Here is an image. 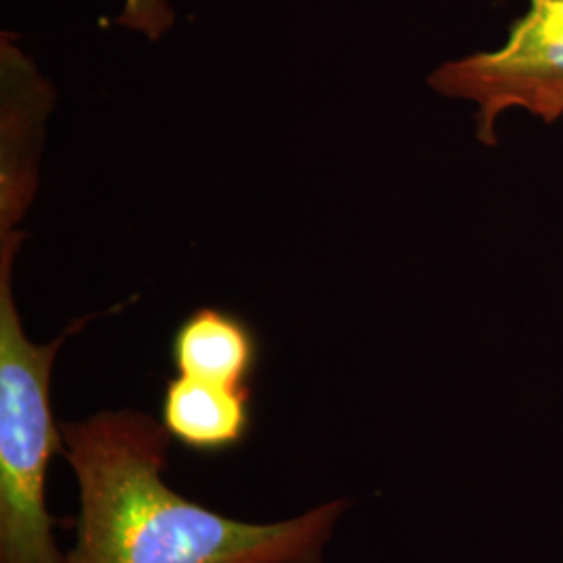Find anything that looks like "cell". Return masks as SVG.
I'll return each mask as SVG.
<instances>
[{
  "mask_svg": "<svg viewBox=\"0 0 563 563\" xmlns=\"http://www.w3.org/2000/svg\"><path fill=\"white\" fill-rule=\"evenodd\" d=\"M78 486L67 563H325L351 501L336 497L278 522H244L165 483L172 434L136 409L60 423Z\"/></svg>",
  "mask_w": 563,
  "mask_h": 563,
  "instance_id": "1",
  "label": "cell"
},
{
  "mask_svg": "<svg viewBox=\"0 0 563 563\" xmlns=\"http://www.w3.org/2000/svg\"><path fill=\"white\" fill-rule=\"evenodd\" d=\"M27 202L18 192L0 195V563H67L46 507L48 465L63 453L51 378L65 341L104 313L84 316L46 344L27 339L11 286L23 239L15 225Z\"/></svg>",
  "mask_w": 563,
  "mask_h": 563,
  "instance_id": "2",
  "label": "cell"
},
{
  "mask_svg": "<svg viewBox=\"0 0 563 563\" xmlns=\"http://www.w3.org/2000/svg\"><path fill=\"white\" fill-rule=\"evenodd\" d=\"M432 90L478 107L476 139L497 146V121L522 109L544 125L563 118V0H528L495 51L446 60L428 78Z\"/></svg>",
  "mask_w": 563,
  "mask_h": 563,
  "instance_id": "3",
  "label": "cell"
},
{
  "mask_svg": "<svg viewBox=\"0 0 563 563\" xmlns=\"http://www.w3.org/2000/svg\"><path fill=\"white\" fill-rule=\"evenodd\" d=\"M172 362L180 376L251 388L249 383L260 362V342L253 328L236 313L201 307L176 328Z\"/></svg>",
  "mask_w": 563,
  "mask_h": 563,
  "instance_id": "4",
  "label": "cell"
},
{
  "mask_svg": "<svg viewBox=\"0 0 563 563\" xmlns=\"http://www.w3.org/2000/svg\"><path fill=\"white\" fill-rule=\"evenodd\" d=\"M162 422L174 441L195 451H225L251 428V388H232L190 376L165 384Z\"/></svg>",
  "mask_w": 563,
  "mask_h": 563,
  "instance_id": "5",
  "label": "cell"
},
{
  "mask_svg": "<svg viewBox=\"0 0 563 563\" xmlns=\"http://www.w3.org/2000/svg\"><path fill=\"white\" fill-rule=\"evenodd\" d=\"M174 21L176 13L167 0H125L118 23L130 30H139L148 36V41H159Z\"/></svg>",
  "mask_w": 563,
  "mask_h": 563,
  "instance_id": "6",
  "label": "cell"
}]
</instances>
